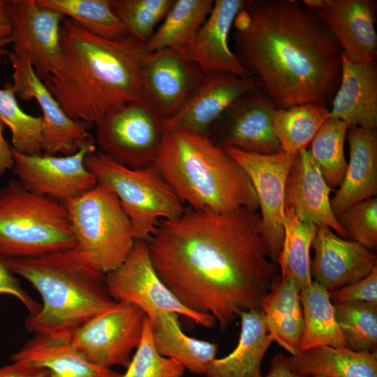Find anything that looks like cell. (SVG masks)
I'll return each mask as SVG.
<instances>
[{
  "label": "cell",
  "instance_id": "d4e9b609",
  "mask_svg": "<svg viewBox=\"0 0 377 377\" xmlns=\"http://www.w3.org/2000/svg\"><path fill=\"white\" fill-rule=\"evenodd\" d=\"M13 362H25L45 369L50 377H120L121 374L89 362L72 346L70 340L36 334L10 357Z\"/></svg>",
  "mask_w": 377,
  "mask_h": 377
},
{
  "label": "cell",
  "instance_id": "d6986e66",
  "mask_svg": "<svg viewBox=\"0 0 377 377\" xmlns=\"http://www.w3.org/2000/svg\"><path fill=\"white\" fill-rule=\"evenodd\" d=\"M318 12L347 58L356 62H375L376 1L324 0Z\"/></svg>",
  "mask_w": 377,
  "mask_h": 377
},
{
  "label": "cell",
  "instance_id": "e0dca14e",
  "mask_svg": "<svg viewBox=\"0 0 377 377\" xmlns=\"http://www.w3.org/2000/svg\"><path fill=\"white\" fill-rule=\"evenodd\" d=\"M13 88L20 99L35 98L43 112L41 149L43 154L68 156L84 145L96 144L88 130L91 125L71 119L36 75L30 64L11 62Z\"/></svg>",
  "mask_w": 377,
  "mask_h": 377
},
{
  "label": "cell",
  "instance_id": "277c9868",
  "mask_svg": "<svg viewBox=\"0 0 377 377\" xmlns=\"http://www.w3.org/2000/svg\"><path fill=\"white\" fill-rule=\"evenodd\" d=\"M42 298L40 309L25 320L28 331L70 340L75 332L114 306L105 274L77 246L28 258H3Z\"/></svg>",
  "mask_w": 377,
  "mask_h": 377
},
{
  "label": "cell",
  "instance_id": "f1b7e54d",
  "mask_svg": "<svg viewBox=\"0 0 377 377\" xmlns=\"http://www.w3.org/2000/svg\"><path fill=\"white\" fill-rule=\"evenodd\" d=\"M178 318L175 313H165L151 321L155 347L161 355L177 361L191 373L205 376L216 357L218 345L184 333Z\"/></svg>",
  "mask_w": 377,
  "mask_h": 377
},
{
  "label": "cell",
  "instance_id": "c3c4849f",
  "mask_svg": "<svg viewBox=\"0 0 377 377\" xmlns=\"http://www.w3.org/2000/svg\"><path fill=\"white\" fill-rule=\"evenodd\" d=\"M313 377H328V376H325V375L318 374V375L313 376Z\"/></svg>",
  "mask_w": 377,
  "mask_h": 377
},
{
  "label": "cell",
  "instance_id": "44dd1931",
  "mask_svg": "<svg viewBox=\"0 0 377 377\" xmlns=\"http://www.w3.org/2000/svg\"><path fill=\"white\" fill-rule=\"evenodd\" d=\"M256 87L251 77L232 73L206 76L191 98L165 128H177L209 135L212 126L238 98Z\"/></svg>",
  "mask_w": 377,
  "mask_h": 377
},
{
  "label": "cell",
  "instance_id": "484cf974",
  "mask_svg": "<svg viewBox=\"0 0 377 377\" xmlns=\"http://www.w3.org/2000/svg\"><path fill=\"white\" fill-rule=\"evenodd\" d=\"M241 332L235 349L228 355L214 359L206 377H263L261 363L272 340L260 309L244 311L239 315Z\"/></svg>",
  "mask_w": 377,
  "mask_h": 377
},
{
  "label": "cell",
  "instance_id": "f6af8a7d",
  "mask_svg": "<svg viewBox=\"0 0 377 377\" xmlns=\"http://www.w3.org/2000/svg\"><path fill=\"white\" fill-rule=\"evenodd\" d=\"M11 33L12 24L6 0H0V54L7 52L5 47L11 43Z\"/></svg>",
  "mask_w": 377,
  "mask_h": 377
},
{
  "label": "cell",
  "instance_id": "d590c367",
  "mask_svg": "<svg viewBox=\"0 0 377 377\" xmlns=\"http://www.w3.org/2000/svg\"><path fill=\"white\" fill-rule=\"evenodd\" d=\"M12 83L0 89V120L10 130L13 149L26 155H40L42 117L24 112L20 107Z\"/></svg>",
  "mask_w": 377,
  "mask_h": 377
},
{
  "label": "cell",
  "instance_id": "6da1fadb",
  "mask_svg": "<svg viewBox=\"0 0 377 377\" xmlns=\"http://www.w3.org/2000/svg\"><path fill=\"white\" fill-rule=\"evenodd\" d=\"M161 280L186 308L226 328L260 309L279 278L258 211L195 209L160 222L147 242Z\"/></svg>",
  "mask_w": 377,
  "mask_h": 377
},
{
  "label": "cell",
  "instance_id": "4fadbf2b",
  "mask_svg": "<svg viewBox=\"0 0 377 377\" xmlns=\"http://www.w3.org/2000/svg\"><path fill=\"white\" fill-rule=\"evenodd\" d=\"M223 149L242 168L255 189L264 239L272 259L276 261L284 236L286 181L298 154H259Z\"/></svg>",
  "mask_w": 377,
  "mask_h": 377
},
{
  "label": "cell",
  "instance_id": "603a6c76",
  "mask_svg": "<svg viewBox=\"0 0 377 377\" xmlns=\"http://www.w3.org/2000/svg\"><path fill=\"white\" fill-rule=\"evenodd\" d=\"M330 117L348 127L376 129L377 126V66L356 62L342 53L341 75L332 101Z\"/></svg>",
  "mask_w": 377,
  "mask_h": 377
},
{
  "label": "cell",
  "instance_id": "ffe728a7",
  "mask_svg": "<svg viewBox=\"0 0 377 377\" xmlns=\"http://www.w3.org/2000/svg\"><path fill=\"white\" fill-rule=\"evenodd\" d=\"M331 191L309 150L299 152L286 181L285 206L291 208L301 221L316 227H327L346 238L347 233L331 207Z\"/></svg>",
  "mask_w": 377,
  "mask_h": 377
},
{
  "label": "cell",
  "instance_id": "f546056e",
  "mask_svg": "<svg viewBox=\"0 0 377 377\" xmlns=\"http://www.w3.org/2000/svg\"><path fill=\"white\" fill-rule=\"evenodd\" d=\"M214 2L213 0H175L163 22L146 44L147 52L169 48L185 56L210 14Z\"/></svg>",
  "mask_w": 377,
  "mask_h": 377
},
{
  "label": "cell",
  "instance_id": "7402d4cb",
  "mask_svg": "<svg viewBox=\"0 0 377 377\" xmlns=\"http://www.w3.org/2000/svg\"><path fill=\"white\" fill-rule=\"evenodd\" d=\"M246 0H216L198 31L193 45L185 55L205 76L232 73L250 77L228 45L229 34Z\"/></svg>",
  "mask_w": 377,
  "mask_h": 377
},
{
  "label": "cell",
  "instance_id": "ab89813d",
  "mask_svg": "<svg viewBox=\"0 0 377 377\" xmlns=\"http://www.w3.org/2000/svg\"><path fill=\"white\" fill-rule=\"evenodd\" d=\"M338 221L351 237L369 250L377 247V198L358 202L337 217Z\"/></svg>",
  "mask_w": 377,
  "mask_h": 377
},
{
  "label": "cell",
  "instance_id": "836d02e7",
  "mask_svg": "<svg viewBox=\"0 0 377 377\" xmlns=\"http://www.w3.org/2000/svg\"><path fill=\"white\" fill-rule=\"evenodd\" d=\"M40 6L61 13L89 33L110 40L130 36L123 22L114 13L110 0H36Z\"/></svg>",
  "mask_w": 377,
  "mask_h": 377
},
{
  "label": "cell",
  "instance_id": "bcb514c9",
  "mask_svg": "<svg viewBox=\"0 0 377 377\" xmlns=\"http://www.w3.org/2000/svg\"><path fill=\"white\" fill-rule=\"evenodd\" d=\"M3 131V123L0 120V177L13 168L14 164L13 148L6 140Z\"/></svg>",
  "mask_w": 377,
  "mask_h": 377
},
{
  "label": "cell",
  "instance_id": "8992f818",
  "mask_svg": "<svg viewBox=\"0 0 377 377\" xmlns=\"http://www.w3.org/2000/svg\"><path fill=\"white\" fill-rule=\"evenodd\" d=\"M75 246L63 203L31 193L16 178L0 188L1 258H34Z\"/></svg>",
  "mask_w": 377,
  "mask_h": 377
},
{
  "label": "cell",
  "instance_id": "8fae6325",
  "mask_svg": "<svg viewBox=\"0 0 377 377\" xmlns=\"http://www.w3.org/2000/svg\"><path fill=\"white\" fill-rule=\"evenodd\" d=\"M146 316L135 304L117 302L77 330L70 341L94 364L107 369L126 368L142 339Z\"/></svg>",
  "mask_w": 377,
  "mask_h": 377
},
{
  "label": "cell",
  "instance_id": "e575fe53",
  "mask_svg": "<svg viewBox=\"0 0 377 377\" xmlns=\"http://www.w3.org/2000/svg\"><path fill=\"white\" fill-rule=\"evenodd\" d=\"M348 128L344 121L330 117L311 142L312 159L331 188L340 186L347 167L344 145Z\"/></svg>",
  "mask_w": 377,
  "mask_h": 377
},
{
  "label": "cell",
  "instance_id": "cb8c5ba5",
  "mask_svg": "<svg viewBox=\"0 0 377 377\" xmlns=\"http://www.w3.org/2000/svg\"><path fill=\"white\" fill-rule=\"evenodd\" d=\"M349 161L335 195L330 199L337 217L353 205L377 194V133L376 129L348 128Z\"/></svg>",
  "mask_w": 377,
  "mask_h": 377
},
{
  "label": "cell",
  "instance_id": "74e56055",
  "mask_svg": "<svg viewBox=\"0 0 377 377\" xmlns=\"http://www.w3.org/2000/svg\"><path fill=\"white\" fill-rule=\"evenodd\" d=\"M175 0H110L114 13L129 35L145 46L156 26L164 20Z\"/></svg>",
  "mask_w": 377,
  "mask_h": 377
},
{
  "label": "cell",
  "instance_id": "ee69618b",
  "mask_svg": "<svg viewBox=\"0 0 377 377\" xmlns=\"http://www.w3.org/2000/svg\"><path fill=\"white\" fill-rule=\"evenodd\" d=\"M264 377H313L300 375L290 367L288 357L280 353L274 356L267 374Z\"/></svg>",
  "mask_w": 377,
  "mask_h": 377
},
{
  "label": "cell",
  "instance_id": "9a60e30c",
  "mask_svg": "<svg viewBox=\"0 0 377 377\" xmlns=\"http://www.w3.org/2000/svg\"><path fill=\"white\" fill-rule=\"evenodd\" d=\"M275 109L256 85L229 106L212 126L208 137L223 148L259 154L282 151L273 130Z\"/></svg>",
  "mask_w": 377,
  "mask_h": 377
},
{
  "label": "cell",
  "instance_id": "b9f144b4",
  "mask_svg": "<svg viewBox=\"0 0 377 377\" xmlns=\"http://www.w3.org/2000/svg\"><path fill=\"white\" fill-rule=\"evenodd\" d=\"M0 294H7L17 298L27 308L29 315L37 313L41 304L31 297L20 286L15 274L0 257Z\"/></svg>",
  "mask_w": 377,
  "mask_h": 377
},
{
  "label": "cell",
  "instance_id": "83f0119b",
  "mask_svg": "<svg viewBox=\"0 0 377 377\" xmlns=\"http://www.w3.org/2000/svg\"><path fill=\"white\" fill-rule=\"evenodd\" d=\"M296 373L313 376L377 377V352L348 348L320 347L288 357Z\"/></svg>",
  "mask_w": 377,
  "mask_h": 377
},
{
  "label": "cell",
  "instance_id": "4dcf8cb0",
  "mask_svg": "<svg viewBox=\"0 0 377 377\" xmlns=\"http://www.w3.org/2000/svg\"><path fill=\"white\" fill-rule=\"evenodd\" d=\"M300 297L304 319L300 353L325 346L349 348L338 326L330 292L313 281L300 290Z\"/></svg>",
  "mask_w": 377,
  "mask_h": 377
},
{
  "label": "cell",
  "instance_id": "1f68e13d",
  "mask_svg": "<svg viewBox=\"0 0 377 377\" xmlns=\"http://www.w3.org/2000/svg\"><path fill=\"white\" fill-rule=\"evenodd\" d=\"M284 236L277 258L281 276L293 279L300 290L311 285L310 249L317 227L301 221L288 207H285Z\"/></svg>",
  "mask_w": 377,
  "mask_h": 377
},
{
  "label": "cell",
  "instance_id": "3957f363",
  "mask_svg": "<svg viewBox=\"0 0 377 377\" xmlns=\"http://www.w3.org/2000/svg\"><path fill=\"white\" fill-rule=\"evenodd\" d=\"M147 54L131 36L103 39L64 17L60 60L43 82L71 119L95 125L117 108L144 101L142 77Z\"/></svg>",
  "mask_w": 377,
  "mask_h": 377
},
{
  "label": "cell",
  "instance_id": "2e32d148",
  "mask_svg": "<svg viewBox=\"0 0 377 377\" xmlns=\"http://www.w3.org/2000/svg\"><path fill=\"white\" fill-rule=\"evenodd\" d=\"M205 77L193 61L174 50L148 52L142 77L144 101L168 120L181 110Z\"/></svg>",
  "mask_w": 377,
  "mask_h": 377
},
{
  "label": "cell",
  "instance_id": "4316f807",
  "mask_svg": "<svg viewBox=\"0 0 377 377\" xmlns=\"http://www.w3.org/2000/svg\"><path fill=\"white\" fill-rule=\"evenodd\" d=\"M300 288L288 276H280L263 300L260 309L272 341L291 355L300 353L304 331Z\"/></svg>",
  "mask_w": 377,
  "mask_h": 377
},
{
  "label": "cell",
  "instance_id": "9c48e42d",
  "mask_svg": "<svg viewBox=\"0 0 377 377\" xmlns=\"http://www.w3.org/2000/svg\"><path fill=\"white\" fill-rule=\"evenodd\" d=\"M165 131L164 120L145 101L127 103L95 124L101 152L131 169L154 163Z\"/></svg>",
  "mask_w": 377,
  "mask_h": 377
},
{
  "label": "cell",
  "instance_id": "8d00e7d4",
  "mask_svg": "<svg viewBox=\"0 0 377 377\" xmlns=\"http://www.w3.org/2000/svg\"><path fill=\"white\" fill-rule=\"evenodd\" d=\"M333 305L338 326L349 348L376 352L377 304L348 302Z\"/></svg>",
  "mask_w": 377,
  "mask_h": 377
},
{
  "label": "cell",
  "instance_id": "5bb4252c",
  "mask_svg": "<svg viewBox=\"0 0 377 377\" xmlns=\"http://www.w3.org/2000/svg\"><path fill=\"white\" fill-rule=\"evenodd\" d=\"M96 149V144H88L72 155L50 156L26 155L13 149V170L16 179L31 193L63 203L98 184L84 165L86 155Z\"/></svg>",
  "mask_w": 377,
  "mask_h": 377
},
{
  "label": "cell",
  "instance_id": "7a4b0ae2",
  "mask_svg": "<svg viewBox=\"0 0 377 377\" xmlns=\"http://www.w3.org/2000/svg\"><path fill=\"white\" fill-rule=\"evenodd\" d=\"M244 8L248 23L234 31L233 52L273 106L331 103L342 50L318 10L295 0H246Z\"/></svg>",
  "mask_w": 377,
  "mask_h": 377
},
{
  "label": "cell",
  "instance_id": "5b68a950",
  "mask_svg": "<svg viewBox=\"0 0 377 377\" xmlns=\"http://www.w3.org/2000/svg\"><path fill=\"white\" fill-rule=\"evenodd\" d=\"M154 164L185 206L216 212L259 210L246 173L207 135L165 128Z\"/></svg>",
  "mask_w": 377,
  "mask_h": 377
},
{
  "label": "cell",
  "instance_id": "60d3db41",
  "mask_svg": "<svg viewBox=\"0 0 377 377\" xmlns=\"http://www.w3.org/2000/svg\"><path fill=\"white\" fill-rule=\"evenodd\" d=\"M333 304L368 302L377 304V267L364 278L330 293Z\"/></svg>",
  "mask_w": 377,
  "mask_h": 377
},
{
  "label": "cell",
  "instance_id": "30bf717a",
  "mask_svg": "<svg viewBox=\"0 0 377 377\" xmlns=\"http://www.w3.org/2000/svg\"><path fill=\"white\" fill-rule=\"evenodd\" d=\"M105 281L108 292L116 302L135 304L152 322L163 313H175L207 328L216 324L212 316L186 308L165 286L153 267L145 241L135 240L125 260L106 274Z\"/></svg>",
  "mask_w": 377,
  "mask_h": 377
},
{
  "label": "cell",
  "instance_id": "7c38bea8",
  "mask_svg": "<svg viewBox=\"0 0 377 377\" xmlns=\"http://www.w3.org/2000/svg\"><path fill=\"white\" fill-rule=\"evenodd\" d=\"M12 24L10 62L30 64L43 81L61 57V24L64 16L36 0H6Z\"/></svg>",
  "mask_w": 377,
  "mask_h": 377
},
{
  "label": "cell",
  "instance_id": "ac0fdd59",
  "mask_svg": "<svg viewBox=\"0 0 377 377\" xmlns=\"http://www.w3.org/2000/svg\"><path fill=\"white\" fill-rule=\"evenodd\" d=\"M311 248V274L330 293L357 281L376 267L377 256L360 243L317 227Z\"/></svg>",
  "mask_w": 377,
  "mask_h": 377
},
{
  "label": "cell",
  "instance_id": "7dc6e473",
  "mask_svg": "<svg viewBox=\"0 0 377 377\" xmlns=\"http://www.w3.org/2000/svg\"><path fill=\"white\" fill-rule=\"evenodd\" d=\"M302 3L309 9L318 10L323 8L324 0H303Z\"/></svg>",
  "mask_w": 377,
  "mask_h": 377
},
{
  "label": "cell",
  "instance_id": "f35d334b",
  "mask_svg": "<svg viewBox=\"0 0 377 377\" xmlns=\"http://www.w3.org/2000/svg\"><path fill=\"white\" fill-rule=\"evenodd\" d=\"M185 370L179 362L158 352L153 341L152 322L147 316L140 343L120 377H182Z\"/></svg>",
  "mask_w": 377,
  "mask_h": 377
},
{
  "label": "cell",
  "instance_id": "ba28073f",
  "mask_svg": "<svg viewBox=\"0 0 377 377\" xmlns=\"http://www.w3.org/2000/svg\"><path fill=\"white\" fill-rule=\"evenodd\" d=\"M63 204L76 246L105 274L117 269L135 239L131 221L114 191L98 183Z\"/></svg>",
  "mask_w": 377,
  "mask_h": 377
},
{
  "label": "cell",
  "instance_id": "7bdbcfd3",
  "mask_svg": "<svg viewBox=\"0 0 377 377\" xmlns=\"http://www.w3.org/2000/svg\"><path fill=\"white\" fill-rule=\"evenodd\" d=\"M50 375L49 371L45 369L19 361L0 367V377H50Z\"/></svg>",
  "mask_w": 377,
  "mask_h": 377
},
{
  "label": "cell",
  "instance_id": "d6a6232c",
  "mask_svg": "<svg viewBox=\"0 0 377 377\" xmlns=\"http://www.w3.org/2000/svg\"><path fill=\"white\" fill-rule=\"evenodd\" d=\"M328 117L330 109L316 103L275 109L272 116L273 130L282 151L298 154L306 149Z\"/></svg>",
  "mask_w": 377,
  "mask_h": 377
},
{
  "label": "cell",
  "instance_id": "52a82bcc",
  "mask_svg": "<svg viewBox=\"0 0 377 377\" xmlns=\"http://www.w3.org/2000/svg\"><path fill=\"white\" fill-rule=\"evenodd\" d=\"M98 183L117 195L128 216L135 240L147 242L161 221L180 216L186 206L153 163L131 169L96 149L84 158Z\"/></svg>",
  "mask_w": 377,
  "mask_h": 377
}]
</instances>
